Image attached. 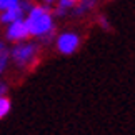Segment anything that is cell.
<instances>
[{"mask_svg": "<svg viewBox=\"0 0 135 135\" xmlns=\"http://www.w3.org/2000/svg\"><path fill=\"white\" fill-rule=\"evenodd\" d=\"M27 27L32 37H42L47 32H50L54 27V17H52V8L47 5H33L27 12Z\"/></svg>", "mask_w": 135, "mask_h": 135, "instance_id": "6da1fadb", "label": "cell"}, {"mask_svg": "<svg viewBox=\"0 0 135 135\" xmlns=\"http://www.w3.org/2000/svg\"><path fill=\"white\" fill-rule=\"evenodd\" d=\"M37 54H38V47L32 42H27V44L18 42L10 50V57H12V60L18 67H27L37 57Z\"/></svg>", "mask_w": 135, "mask_h": 135, "instance_id": "7a4b0ae2", "label": "cell"}, {"mask_svg": "<svg viewBox=\"0 0 135 135\" xmlns=\"http://www.w3.org/2000/svg\"><path fill=\"white\" fill-rule=\"evenodd\" d=\"M80 47V37L75 32H64L57 37V50L62 55H72Z\"/></svg>", "mask_w": 135, "mask_h": 135, "instance_id": "3957f363", "label": "cell"}, {"mask_svg": "<svg viewBox=\"0 0 135 135\" xmlns=\"http://www.w3.org/2000/svg\"><path fill=\"white\" fill-rule=\"evenodd\" d=\"M7 38L12 40V42H22V40L28 38L30 37V32H28V27H27V22L25 18H18L15 22L8 23L7 27Z\"/></svg>", "mask_w": 135, "mask_h": 135, "instance_id": "277c9868", "label": "cell"}, {"mask_svg": "<svg viewBox=\"0 0 135 135\" xmlns=\"http://www.w3.org/2000/svg\"><path fill=\"white\" fill-rule=\"evenodd\" d=\"M20 2H22V0H20ZM23 15H25V8L22 7V3H18V5H15L12 8L3 10V12L0 13V22L8 25V23H12V22H15V20H18V18H23Z\"/></svg>", "mask_w": 135, "mask_h": 135, "instance_id": "5b68a950", "label": "cell"}, {"mask_svg": "<svg viewBox=\"0 0 135 135\" xmlns=\"http://www.w3.org/2000/svg\"><path fill=\"white\" fill-rule=\"evenodd\" d=\"M77 3H79V7L75 8V15H85L90 10H93V7L97 5V0H80Z\"/></svg>", "mask_w": 135, "mask_h": 135, "instance_id": "8992f818", "label": "cell"}, {"mask_svg": "<svg viewBox=\"0 0 135 135\" xmlns=\"http://www.w3.org/2000/svg\"><path fill=\"white\" fill-rule=\"evenodd\" d=\"M8 59H10V50L7 49V45L3 42H0V75L5 72L8 65Z\"/></svg>", "mask_w": 135, "mask_h": 135, "instance_id": "52a82bcc", "label": "cell"}, {"mask_svg": "<svg viewBox=\"0 0 135 135\" xmlns=\"http://www.w3.org/2000/svg\"><path fill=\"white\" fill-rule=\"evenodd\" d=\"M10 108H12V102H10L8 97L5 95H0V118H3L7 113L10 112Z\"/></svg>", "mask_w": 135, "mask_h": 135, "instance_id": "ba28073f", "label": "cell"}, {"mask_svg": "<svg viewBox=\"0 0 135 135\" xmlns=\"http://www.w3.org/2000/svg\"><path fill=\"white\" fill-rule=\"evenodd\" d=\"M18 3H20V0H0V12H3L7 8H12Z\"/></svg>", "mask_w": 135, "mask_h": 135, "instance_id": "9c48e42d", "label": "cell"}, {"mask_svg": "<svg viewBox=\"0 0 135 135\" xmlns=\"http://www.w3.org/2000/svg\"><path fill=\"white\" fill-rule=\"evenodd\" d=\"M54 37H55V28H52L50 32H47L45 35H42V37H38V38L42 40L44 44H49V42H52V40H54Z\"/></svg>", "mask_w": 135, "mask_h": 135, "instance_id": "30bf717a", "label": "cell"}, {"mask_svg": "<svg viewBox=\"0 0 135 135\" xmlns=\"http://www.w3.org/2000/svg\"><path fill=\"white\" fill-rule=\"evenodd\" d=\"M57 2H59V7L65 8V10H69V8H72V7H75V2H74V0H57Z\"/></svg>", "mask_w": 135, "mask_h": 135, "instance_id": "8fae6325", "label": "cell"}, {"mask_svg": "<svg viewBox=\"0 0 135 135\" xmlns=\"http://www.w3.org/2000/svg\"><path fill=\"white\" fill-rule=\"evenodd\" d=\"M54 13L57 15V17H64V15L67 13V10H65V8H62V7H57V8L54 10Z\"/></svg>", "mask_w": 135, "mask_h": 135, "instance_id": "7c38bea8", "label": "cell"}, {"mask_svg": "<svg viewBox=\"0 0 135 135\" xmlns=\"http://www.w3.org/2000/svg\"><path fill=\"white\" fill-rule=\"evenodd\" d=\"M5 92H7V85H5L3 82H0V95H3Z\"/></svg>", "mask_w": 135, "mask_h": 135, "instance_id": "4fadbf2b", "label": "cell"}, {"mask_svg": "<svg viewBox=\"0 0 135 135\" xmlns=\"http://www.w3.org/2000/svg\"><path fill=\"white\" fill-rule=\"evenodd\" d=\"M100 23L103 28H108V22H105V18H100Z\"/></svg>", "mask_w": 135, "mask_h": 135, "instance_id": "5bb4252c", "label": "cell"}, {"mask_svg": "<svg viewBox=\"0 0 135 135\" xmlns=\"http://www.w3.org/2000/svg\"><path fill=\"white\" fill-rule=\"evenodd\" d=\"M44 2H45V3H49V5H50V3H54V2H57V0H44Z\"/></svg>", "mask_w": 135, "mask_h": 135, "instance_id": "9a60e30c", "label": "cell"}, {"mask_svg": "<svg viewBox=\"0 0 135 135\" xmlns=\"http://www.w3.org/2000/svg\"><path fill=\"white\" fill-rule=\"evenodd\" d=\"M74 2H75V3H77V2H80V0H74Z\"/></svg>", "mask_w": 135, "mask_h": 135, "instance_id": "2e32d148", "label": "cell"}]
</instances>
